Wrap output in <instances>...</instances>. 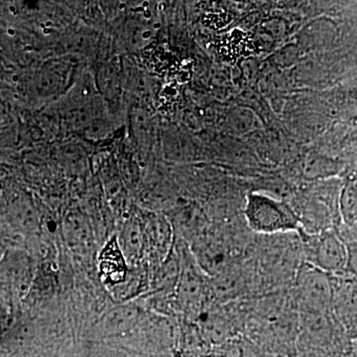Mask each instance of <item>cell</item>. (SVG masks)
Returning <instances> with one entry per match:
<instances>
[{"label": "cell", "instance_id": "1", "mask_svg": "<svg viewBox=\"0 0 357 357\" xmlns=\"http://www.w3.org/2000/svg\"><path fill=\"white\" fill-rule=\"evenodd\" d=\"M245 218L253 231L276 234L299 229V218L284 202L250 192L246 203Z\"/></svg>", "mask_w": 357, "mask_h": 357}, {"label": "cell", "instance_id": "2", "mask_svg": "<svg viewBox=\"0 0 357 357\" xmlns=\"http://www.w3.org/2000/svg\"><path fill=\"white\" fill-rule=\"evenodd\" d=\"M304 262L328 275H345L347 249L337 229L301 234Z\"/></svg>", "mask_w": 357, "mask_h": 357}, {"label": "cell", "instance_id": "3", "mask_svg": "<svg viewBox=\"0 0 357 357\" xmlns=\"http://www.w3.org/2000/svg\"><path fill=\"white\" fill-rule=\"evenodd\" d=\"M296 302L301 314H328L332 304L331 276L303 262L295 277Z\"/></svg>", "mask_w": 357, "mask_h": 357}, {"label": "cell", "instance_id": "4", "mask_svg": "<svg viewBox=\"0 0 357 357\" xmlns=\"http://www.w3.org/2000/svg\"><path fill=\"white\" fill-rule=\"evenodd\" d=\"M331 312L351 342H357V280L349 275H330Z\"/></svg>", "mask_w": 357, "mask_h": 357}, {"label": "cell", "instance_id": "5", "mask_svg": "<svg viewBox=\"0 0 357 357\" xmlns=\"http://www.w3.org/2000/svg\"><path fill=\"white\" fill-rule=\"evenodd\" d=\"M206 280L194 263L187 261L183 266L178 281V299L184 307L199 311L206 298Z\"/></svg>", "mask_w": 357, "mask_h": 357}, {"label": "cell", "instance_id": "6", "mask_svg": "<svg viewBox=\"0 0 357 357\" xmlns=\"http://www.w3.org/2000/svg\"><path fill=\"white\" fill-rule=\"evenodd\" d=\"M100 272L103 282L110 286L124 283L128 275V264L119 243L112 238L102 248L100 258Z\"/></svg>", "mask_w": 357, "mask_h": 357}, {"label": "cell", "instance_id": "7", "mask_svg": "<svg viewBox=\"0 0 357 357\" xmlns=\"http://www.w3.org/2000/svg\"><path fill=\"white\" fill-rule=\"evenodd\" d=\"M213 352L222 357H270L250 338L243 335L230 338Z\"/></svg>", "mask_w": 357, "mask_h": 357}, {"label": "cell", "instance_id": "8", "mask_svg": "<svg viewBox=\"0 0 357 357\" xmlns=\"http://www.w3.org/2000/svg\"><path fill=\"white\" fill-rule=\"evenodd\" d=\"M347 249V274L357 280V227L347 225V229H337Z\"/></svg>", "mask_w": 357, "mask_h": 357}, {"label": "cell", "instance_id": "9", "mask_svg": "<svg viewBox=\"0 0 357 357\" xmlns=\"http://www.w3.org/2000/svg\"><path fill=\"white\" fill-rule=\"evenodd\" d=\"M137 318V312L135 310L121 307L116 309L107 314L105 319V325L109 332L119 333L121 330H128L135 323Z\"/></svg>", "mask_w": 357, "mask_h": 357}, {"label": "cell", "instance_id": "10", "mask_svg": "<svg viewBox=\"0 0 357 357\" xmlns=\"http://www.w3.org/2000/svg\"><path fill=\"white\" fill-rule=\"evenodd\" d=\"M342 215L347 225H354L357 218V184H349L342 192Z\"/></svg>", "mask_w": 357, "mask_h": 357}, {"label": "cell", "instance_id": "11", "mask_svg": "<svg viewBox=\"0 0 357 357\" xmlns=\"http://www.w3.org/2000/svg\"><path fill=\"white\" fill-rule=\"evenodd\" d=\"M206 357H222V356H218V354H213H213H211V356H208Z\"/></svg>", "mask_w": 357, "mask_h": 357}]
</instances>
